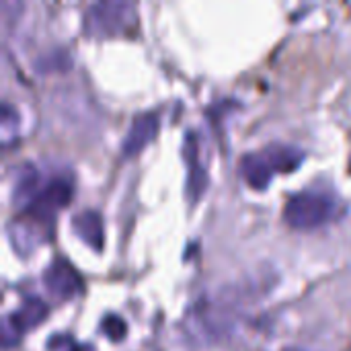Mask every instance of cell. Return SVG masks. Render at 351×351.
<instances>
[{"label":"cell","mask_w":351,"mask_h":351,"mask_svg":"<svg viewBox=\"0 0 351 351\" xmlns=\"http://www.w3.org/2000/svg\"><path fill=\"white\" fill-rule=\"evenodd\" d=\"M138 23L136 4L121 2V0H109V2H95L86 8L82 29L88 37H119L128 35Z\"/></svg>","instance_id":"6da1fadb"},{"label":"cell","mask_w":351,"mask_h":351,"mask_svg":"<svg viewBox=\"0 0 351 351\" xmlns=\"http://www.w3.org/2000/svg\"><path fill=\"white\" fill-rule=\"evenodd\" d=\"M333 216V202L317 191L294 193L284 208V220L296 230H315Z\"/></svg>","instance_id":"7a4b0ae2"},{"label":"cell","mask_w":351,"mask_h":351,"mask_svg":"<svg viewBox=\"0 0 351 351\" xmlns=\"http://www.w3.org/2000/svg\"><path fill=\"white\" fill-rule=\"evenodd\" d=\"M72 193H74V183L70 177H66V175L51 177L47 183H43V187L39 189L35 199L25 210H21V214H27V216L51 226L58 210H62L70 204Z\"/></svg>","instance_id":"3957f363"},{"label":"cell","mask_w":351,"mask_h":351,"mask_svg":"<svg viewBox=\"0 0 351 351\" xmlns=\"http://www.w3.org/2000/svg\"><path fill=\"white\" fill-rule=\"evenodd\" d=\"M43 286L51 296H56L60 300H70L76 294H80L82 278L78 276V271L72 267V263L68 259L58 257L43 271Z\"/></svg>","instance_id":"277c9868"},{"label":"cell","mask_w":351,"mask_h":351,"mask_svg":"<svg viewBox=\"0 0 351 351\" xmlns=\"http://www.w3.org/2000/svg\"><path fill=\"white\" fill-rule=\"evenodd\" d=\"M51 226L27 216V214H21L19 218L10 220L8 226H6V232H8V239L14 247L16 253L21 255H27L29 251H33L41 241H45L47 237V230Z\"/></svg>","instance_id":"5b68a950"},{"label":"cell","mask_w":351,"mask_h":351,"mask_svg":"<svg viewBox=\"0 0 351 351\" xmlns=\"http://www.w3.org/2000/svg\"><path fill=\"white\" fill-rule=\"evenodd\" d=\"M158 132V117L154 113H140L134 117L123 142H121V152L125 156H134L146 148L156 138Z\"/></svg>","instance_id":"8992f818"},{"label":"cell","mask_w":351,"mask_h":351,"mask_svg":"<svg viewBox=\"0 0 351 351\" xmlns=\"http://www.w3.org/2000/svg\"><path fill=\"white\" fill-rule=\"evenodd\" d=\"M43 187L41 183V175L39 171L31 165V162H25L16 169L14 173V179H12V187H10V197H12V204L21 210H25L33 199L35 195L39 193V189Z\"/></svg>","instance_id":"52a82bcc"},{"label":"cell","mask_w":351,"mask_h":351,"mask_svg":"<svg viewBox=\"0 0 351 351\" xmlns=\"http://www.w3.org/2000/svg\"><path fill=\"white\" fill-rule=\"evenodd\" d=\"M241 175L253 189H265L271 183V177L276 175V169L271 160L267 158L265 150L251 152L241 160Z\"/></svg>","instance_id":"ba28073f"},{"label":"cell","mask_w":351,"mask_h":351,"mask_svg":"<svg viewBox=\"0 0 351 351\" xmlns=\"http://www.w3.org/2000/svg\"><path fill=\"white\" fill-rule=\"evenodd\" d=\"M72 228L78 239H82L90 249L101 251L105 245V226L103 218L97 210H82L74 214L72 218Z\"/></svg>","instance_id":"9c48e42d"},{"label":"cell","mask_w":351,"mask_h":351,"mask_svg":"<svg viewBox=\"0 0 351 351\" xmlns=\"http://www.w3.org/2000/svg\"><path fill=\"white\" fill-rule=\"evenodd\" d=\"M47 317V304L41 298H27L10 317H6V321L16 329V333H25L33 327H37L39 323H43Z\"/></svg>","instance_id":"30bf717a"},{"label":"cell","mask_w":351,"mask_h":351,"mask_svg":"<svg viewBox=\"0 0 351 351\" xmlns=\"http://www.w3.org/2000/svg\"><path fill=\"white\" fill-rule=\"evenodd\" d=\"M185 160L189 165V181H187V193L191 199H197L202 195V191L206 189L208 185V177H206V171L199 162V152H197V146L191 144V136H187L185 140Z\"/></svg>","instance_id":"8fae6325"},{"label":"cell","mask_w":351,"mask_h":351,"mask_svg":"<svg viewBox=\"0 0 351 351\" xmlns=\"http://www.w3.org/2000/svg\"><path fill=\"white\" fill-rule=\"evenodd\" d=\"M265 154L271 160L276 173H290V171L298 169L302 158H304V154L298 148L284 146V144H276V146L265 148Z\"/></svg>","instance_id":"7c38bea8"},{"label":"cell","mask_w":351,"mask_h":351,"mask_svg":"<svg viewBox=\"0 0 351 351\" xmlns=\"http://www.w3.org/2000/svg\"><path fill=\"white\" fill-rule=\"evenodd\" d=\"M70 66V60L64 51L53 49L37 60V70L41 72H56V70H66Z\"/></svg>","instance_id":"4fadbf2b"},{"label":"cell","mask_w":351,"mask_h":351,"mask_svg":"<svg viewBox=\"0 0 351 351\" xmlns=\"http://www.w3.org/2000/svg\"><path fill=\"white\" fill-rule=\"evenodd\" d=\"M101 331H103L111 341H119V339H123V337H125L128 327H125V323H123V319H121V317L109 315V317H105V319H103V323H101Z\"/></svg>","instance_id":"5bb4252c"},{"label":"cell","mask_w":351,"mask_h":351,"mask_svg":"<svg viewBox=\"0 0 351 351\" xmlns=\"http://www.w3.org/2000/svg\"><path fill=\"white\" fill-rule=\"evenodd\" d=\"M19 333H16V329L4 319V323H2V343H4V348H12V346H16V341H19Z\"/></svg>","instance_id":"9a60e30c"},{"label":"cell","mask_w":351,"mask_h":351,"mask_svg":"<svg viewBox=\"0 0 351 351\" xmlns=\"http://www.w3.org/2000/svg\"><path fill=\"white\" fill-rule=\"evenodd\" d=\"M284 351H311V350H304V348H286Z\"/></svg>","instance_id":"2e32d148"}]
</instances>
